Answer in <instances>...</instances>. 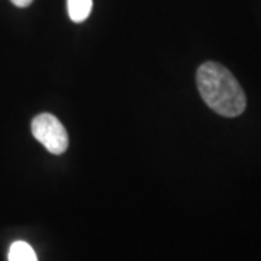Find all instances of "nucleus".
<instances>
[{"label":"nucleus","mask_w":261,"mask_h":261,"mask_svg":"<svg viewBox=\"0 0 261 261\" xmlns=\"http://www.w3.org/2000/svg\"><path fill=\"white\" fill-rule=\"evenodd\" d=\"M15 6H18V8H27L29 6L34 0H10Z\"/></svg>","instance_id":"obj_5"},{"label":"nucleus","mask_w":261,"mask_h":261,"mask_svg":"<svg viewBox=\"0 0 261 261\" xmlns=\"http://www.w3.org/2000/svg\"><path fill=\"white\" fill-rule=\"evenodd\" d=\"M199 93L216 113L235 118L245 111L247 97L232 73L215 61L202 64L196 75Z\"/></svg>","instance_id":"obj_1"},{"label":"nucleus","mask_w":261,"mask_h":261,"mask_svg":"<svg viewBox=\"0 0 261 261\" xmlns=\"http://www.w3.org/2000/svg\"><path fill=\"white\" fill-rule=\"evenodd\" d=\"M9 261H38V258L35 251L28 243L16 241L10 247Z\"/></svg>","instance_id":"obj_4"},{"label":"nucleus","mask_w":261,"mask_h":261,"mask_svg":"<svg viewBox=\"0 0 261 261\" xmlns=\"http://www.w3.org/2000/svg\"><path fill=\"white\" fill-rule=\"evenodd\" d=\"M32 134L51 154H63L68 147V135L64 125L51 113H41L32 121Z\"/></svg>","instance_id":"obj_2"},{"label":"nucleus","mask_w":261,"mask_h":261,"mask_svg":"<svg viewBox=\"0 0 261 261\" xmlns=\"http://www.w3.org/2000/svg\"><path fill=\"white\" fill-rule=\"evenodd\" d=\"M93 6V0H67L68 16L73 22H84L89 18Z\"/></svg>","instance_id":"obj_3"}]
</instances>
